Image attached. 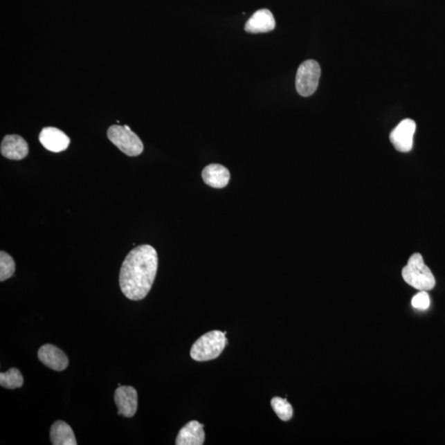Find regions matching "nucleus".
<instances>
[{
  "label": "nucleus",
  "instance_id": "1",
  "mask_svg": "<svg viewBox=\"0 0 445 445\" xmlns=\"http://www.w3.org/2000/svg\"><path fill=\"white\" fill-rule=\"evenodd\" d=\"M158 258L152 246H138L129 253L120 271V287L131 300H141L148 295L156 278Z\"/></svg>",
  "mask_w": 445,
  "mask_h": 445
},
{
  "label": "nucleus",
  "instance_id": "2",
  "mask_svg": "<svg viewBox=\"0 0 445 445\" xmlns=\"http://www.w3.org/2000/svg\"><path fill=\"white\" fill-rule=\"evenodd\" d=\"M405 282L418 291H430L435 287V279L420 253H414L401 271Z\"/></svg>",
  "mask_w": 445,
  "mask_h": 445
},
{
  "label": "nucleus",
  "instance_id": "3",
  "mask_svg": "<svg viewBox=\"0 0 445 445\" xmlns=\"http://www.w3.org/2000/svg\"><path fill=\"white\" fill-rule=\"evenodd\" d=\"M226 334L219 330L201 336L191 349V357L196 361H208L218 358L228 344Z\"/></svg>",
  "mask_w": 445,
  "mask_h": 445
},
{
  "label": "nucleus",
  "instance_id": "4",
  "mask_svg": "<svg viewBox=\"0 0 445 445\" xmlns=\"http://www.w3.org/2000/svg\"><path fill=\"white\" fill-rule=\"evenodd\" d=\"M108 139L125 154L136 157L144 151V145L128 125H111L107 131Z\"/></svg>",
  "mask_w": 445,
  "mask_h": 445
},
{
  "label": "nucleus",
  "instance_id": "5",
  "mask_svg": "<svg viewBox=\"0 0 445 445\" xmlns=\"http://www.w3.org/2000/svg\"><path fill=\"white\" fill-rule=\"evenodd\" d=\"M321 76V68L315 60H309L302 63L298 69L296 85L297 92L301 96L309 97L318 87Z\"/></svg>",
  "mask_w": 445,
  "mask_h": 445
},
{
  "label": "nucleus",
  "instance_id": "6",
  "mask_svg": "<svg viewBox=\"0 0 445 445\" xmlns=\"http://www.w3.org/2000/svg\"><path fill=\"white\" fill-rule=\"evenodd\" d=\"M417 124L412 119H405L392 129L390 141L394 148L401 153H408L413 147V137Z\"/></svg>",
  "mask_w": 445,
  "mask_h": 445
},
{
  "label": "nucleus",
  "instance_id": "7",
  "mask_svg": "<svg viewBox=\"0 0 445 445\" xmlns=\"http://www.w3.org/2000/svg\"><path fill=\"white\" fill-rule=\"evenodd\" d=\"M39 141L51 152L60 153L70 146L71 139L66 133L55 127H45L39 135Z\"/></svg>",
  "mask_w": 445,
  "mask_h": 445
},
{
  "label": "nucleus",
  "instance_id": "8",
  "mask_svg": "<svg viewBox=\"0 0 445 445\" xmlns=\"http://www.w3.org/2000/svg\"><path fill=\"white\" fill-rule=\"evenodd\" d=\"M114 399L118 408V415L125 417L135 416L138 408V394L135 388L119 386L116 390Z\"/></svg>",
  "mask_w": 445,
  "mask_h": 445
},
{
  "label": "nucleus",
  "instance_id": "9",
  "mask_svg": "<svg viewBox=\"0 0 445 445\" xmlns=\"http://www.w3.org/2000/svg\"><path fill=\"white\" fill-rule=\"evenodd\" d=\"M37 356L43 365L55 371H63L69 365V360L66 354L54 345H43L39 349Z\"/></svg>",
  "mask_w": 445,
  "mask_h": 445
},
{
  "label": "nucleus",
  "instance_id": "10",
  "mask_svg": "<svg viewBox=\"0 0 445 445\" xmlns=\"http://www.w3.org/2000/svg\"><path fill=\"white\" fill-rule=\"evenodd\" d=\"M1 154L11 161H21L28 156L29 148L27 141L18 135H8L1 143Z\"/></svg>",
  "mask_w": 445,
  "mask_h": 445
},
{
  "label": "nucleus",
  "instance_id": "11",
  "mask_svg": "<svg viewBox=\"0 0 445 445\" xmlns=\"http://www.w3.org/2000/svg\"><path fill=\"white\" fill-rule=\"evenodd\" d=\"M201 175L206 185L216 189L227 187L230 180V172L228 168L217 163L206 166L203 170Z\"/></svg>",
  "mask_w": 445,
  "mask_h": 445
},
{
  "label": "nucleus",
  "instance_id": "12",
  "mask_svg": "<svg viewBox=\"0 0 445 445\" xmlns=\"http://www.w3.org/2000/svg\"><path fill=\"white\" fill-rule=\"evenodd\" d=\"M275 28L273 15L268 10H260L255 12L245 25V31L248 33H266Z\"/></svg>",
  "mask_w": 445,
  "mask_h": 445
},
{
  "label": "nucleus",
  "instance_id": "13",
  "mask_svg": "<svg viewBox=\"0 0 445 445\" xmlns=\"http://www.w3.org/2000/svg\"><path fill=\"white\" fill-rule=\"evenodd\" d=\"M204 426L197 421H192L181 428L178 437L176 439V445H201L204 444L206 434Z\"/></svg>",
  "mask_w": 445,
  "mask_h": 445
},
{
  "label": "nucleus",
  "instance_id": "14",
  "mask_svg": "<svg viewBox=\"0 0 445 445\" xmlns=\"http://www.w3.org/2000/svg\"><path fill=\"white\" fill-rule=\"evenodd\" d=\"M51 443L54 445H77L72 428L63 421H57L51 428Z\"/></svg>",
  "mask_w": 445,
  "mask_h": 445
},
{
  "label": "nucleus",
  "instance_id": "15",
  "mask_svg": "<svg viewBox=\"0 0 445 445\" xmlns=\"http://www.w3.org/2000/svg\"><path fill=\"white\" fill-rule=\"evenodd\" d=\"M24 376L19 369L12 368L6 373L0 374V385L8 390H16L24 385Z\"/></svg>",
  "mask_w": 445,
  "mask_h": 445
},
{
  "label": "nucleus",
  "instance_id": "16",
  "mask_svg": "<svg viewBox=\"0 0 445 445\" xmlns=\"http://www.w3.org/2000/svg\"><path fill=\"white\" fill-rule=\"evenodd\" d=\"M271 407L280 420L288 421L293 417V408L287 399L275 397L271 399Z\"/></svg>",
  "mask_w": 445,
  "mask_h": 445
},
{
  "label": "nucleus",
  "instance_id": "17",
  "mask_svg": "<svg viewBox=\"0 0 445 445\" xmlns=\"http://www.w3.org/2000/svg\"><path fill=\"white\" fill-rule=\"evenodd\" d=\"M15 262L14 259L3 251L0 253V282L12 278L15 272Z\"/></svg>",
  "mask_w": 445,
  "mask_h": 445
},
{
  "label": "nucleus",
  "instance_id": "18",
  "mask_svg": "<svg viewBox=\"0 0 445 445\" xmlns=\"http://www.w3.org/2000/svg\"><path fill=\"white\" fill-rule=\"evenodd\" d=\"M412 305L415 309L419 310H426L429 309L430 305L429 295H428V293L425 291L419 292L412 298Z\"/></svg>",
  "mask_w": 445,
  "mask_h": 445
}]
</instances>
